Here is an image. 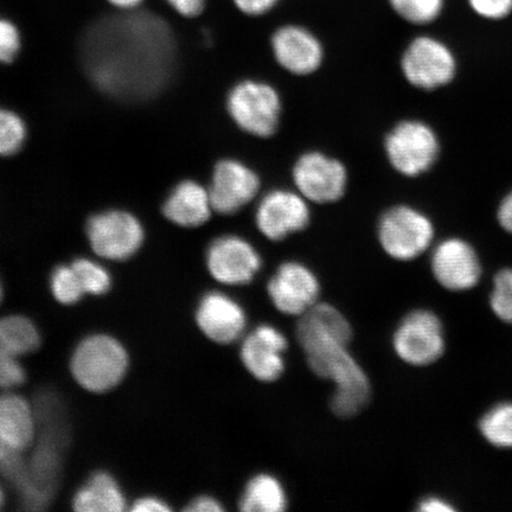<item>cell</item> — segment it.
Instances as JSON below:
<instances>
[{
  "instance_id": "6da1fadb",
  "label": "cell",
  "mask_w": 512,
  "mask_h": 512,
  "mask_svg": "<svg viewBox=\"0 0 512 512\" xmlns=\"http://www.w3.org/2000/svg\"><path fill=\"white\" fill-rule=\"evenodd\" d=\"M176 50L165 19L139 9L96 19L80 46L88 78L101 92L127 102L163 91L174 73Z\"/></svg>"
},
{
  "instance_id": "7a4b0ae2",
  "label": "cell",
  "mask_w": 512,
  "mask_h": 512,
  "mask_svg": "<svg viewBox=\"0 0 512 512\" xmlns=\"http://www.w3.org/2000/svg\"><path fill=\"white\" fill-rule=\"evenodd\" d=\"M349 345L336 337L313 338L300 344L312 373L334 383L331 409L339 418L361 413L371 398L369 377L351 354Z\"/></svg>"
},
{
  "instance_id": "3957f363",
  "label": "cell",
  "mask_w": 512,
  "mask_h": 512,
  "mask_svg": "<svg viewBox=\"0 0 512 512\" xmlns=\"http://www.w3.org/2000/svg\"><path fill=\"white\" fill-rule=\"evenodd\" d=\"M57 408L60 406L53 395L40 398L36 416L43 431L31 458L28 462L25 460L23 475L16 484L25 508L30 510L47 508L60 482L62 452L68 434L61 415L54 419Z\"/></svg>"
},
{
  "instance_id": "277c9868",
  "label": "cell",
  "mask_w": 512,
  "mask_h": 512,
  "mask_svg": "<svg viewBox=\"0 0 512 512\" xmlns=\"http://www.w3.org/2000/svg\"><path fill=\"white\" fill-rule=\"evenodd\" d=\"M377 238L389 258L411 262L431 251L438 232L432 216L424 209L413 203H401L381 216Z\"/></svg>"
},
{
  "instance_id": "5b68a950",
  "label": "cell",
  "mask_w": 512,
  "mask_h": 512,
  "mask_svg": "<svg viewBox=\"0 0 512 512\" xmlns=\"http://www.w3.org/2000/svg\"><path fill=\"white\" fill-rule=\"evenodd\" d=\"M390 166L403 178L419 179L431 172L441 156V140L428 121L411 117L399 121L384 139Z\"/></svg>"
},
{
  "instance_id": "8992f818",
  "label": "cell",
  "mask_w": 512,
  "mask_h": 512,
  "mask_svg": "<svg viewBox=\"0 0 512 512\" xmlns=\"http://www.w3.org/2000/svg\"><path fill=\"white\" fill-rule=\"evenodd\" d=\"M400 72L412 89L437 92L457 78V55L444 38L432 34L416 35L402 51Z\"/></svg>"
},
{
  "instance_id": "52a82bcc",
  "label": "cell",
  "mask_w": 512,
  "mask_h": 512,
  "mask_svg": "<svg viewBox=\"0 0 512 512\" xmlns=\"http://www.w3.org/2000/svg\"><path fill=\"white\" fill-rule=\"evenodd\" d=\"M130 364L127 351L117 339L108 335H92L76 347L70 371L83 389L104 394L119 386Z\"/></svg>"
},
{
  "instance_id": "ba28073f",
  "label": "cell",
  "mask_w": 512,
  "mask_h": 512,
  "mask_svg": "<svg viewBox=\"0 0 512 512\" xmlns=\"http://www.w3.org/2000/svg\"><path fill=\"white\" fill-rule=\"evenodd\" d=\"M227 110L241 131L255 138H271L280 125V94L270 83L242 80L230 89Z\"/></svg>"
},
{
  "instance_id": "9c48e42d",
  "label": "cell",
  "mask_w": 512,
  "mask_h": 512,
  "mask_svg": "<svg viewBox=\"0 0 512 512\" xmlns=\"http://www.w3.org/2000/svg\"><path fill=\"white\" fill-rule=\"evenodd\" d=\"M430 268L435 281L451 292L472 290L482 280L485 270L476 246L458 235L435 241L430 251Z\"/></svg>"
},
{
  "instance_id": "30bf717a",
  "label": "cell",
  "mask_w": 512,
  "mask_h": 512,
  "mask_svg": "<svg viewBox=\"0 0 512 512\" xmlns=\"http://www.w3.org/2000/svg\"><path fill=\"white\" fill-rule=\"evenodd\" d=\"M392 344L402 362L413 367L430 366L445 352L443 324L431 311L409 312L396 326Z\"/></svg>"
},
{
  "instance_id": "8fae6325",
  "label": "cell",
  "mask_w": 512,
  "mask_h": 512,
  "mask_svg": "<svg viewBox=\"0 0 512 512\" xmlns=\"http://www.w3.org/2000/svg\"><path fill=\"white\" fill-rule=\"evenodd\" d=\"M292 178L299 194L315 204L342 200L348 187V170L341 160L319 151L303 153L294 163Z\"/></svg>"
},
{
  "instance_id": "7c38bea8",
  "label": "cell",
  "mask_w": 512,
  "mask_h": 512,
  "mask_svg": "<svg viewBox=\"0 0 512 512\" xmlns=\"http://www.w3.org/2000/svg\"><path fill=\"white\" fill-rule=\"evenodd\" d=\"M87 236L94 253L101 258L124 261L139 251L145 233L136 216L123 210H108L88 220Z\"/></svg>"
},
{
  "instance_id": "4fadbf2b",
  "label": "cell",
  "mask_w": 512,
  "mask_h": 512,
  "mask_svg": "<svg viewBox=\"0 0 512 512\" xmlns=\"http://www.w3.org/2000/svg\"><path fill=\"white\" fill-rule=\"evenodd\" d=\"M320 283L315 272L299 261H285L267 284L272 305L285 316H303L319 303Z\"/></svg>"
},
{
  "instance_id": "5bb4252c",
  "label": "cell",
  "mask_w": 512,
  "mask_h": 512,
  "mask_svg": "<svg viewBox=\"0 0 512 512\" xmlns=\"http://www.w3.org/2000/svg\"><path fill=\"white\" fill-rule=\"evenodd\" d=\"M206 264L217 283L246 286L261 271L262 258L258 249L242 236L223 235L210 243Z\"/></svg>"
},
{
  "instance_id": "9a60e30c",
  "label": "cell",
  "mask_w": 512,
  "mask_h": 512,
  "mask_svg": "<svg viewBox=\"0 0 512 512\" xmlns=\"http://www.w3.org/2000/svg\"><path fill=\"white\" fill-rule=\"evenodd\" d=\"M309 203L298 191L272 190L261 198L256 208V228L273 242L303 232L311 221Z\"/></svg>"
},
{
  "instance_id": "2e32d148",
  "label": "cell",
  "mask_w": 512,
  "mask_h": 512,
  "mask_svg": "<svg viewBox=\"0 0 512 512\" xmlns=\"http://www.w3.org/2000/svg\"><path fill=\"white\" fill-rule=\"evenodd\" d=\"M261 188L256 172L238 159L217 162L209 185L214 213L230 216L239 213L255 200Z\"/></svg>"
},
{
  "instance_id": "e0dca14e",
  "label": "cell",
  "mask_w": 512,
  "mask_h": 512,
  "mask_svg": "<svg viewBox=\"0 0 512 512\" xmlns=\"http://www.w3.org/2000/svg\"><path fill=\"white\" fill-rule=\"evenodd\" d=\"M288 339L271 324H260L240 341V360L255 380L272 383L286 370Z\"/></svg>"
},
{
  "instance_id": "ac0fdd59",
  "label": "cell",
  "mask_w": 512,
  "mask_h": 512,
  "mask_svg": "<svg viewBox=\"0 0 512 512\" xmlns=\"http://www.w3.org/2000/svg\"><path fill=\"white\" fill-rule=\"evenodd\" d=\"M196 324L211 342L230 345L247 334L246 310L234 298L220 291L204 294L195 312Z\"/></svg>"
},
{
  "instance_id": "d6986e66",
  "label": "cell",
  "mask_w": 512,
  "mask_h": 512,
  "mask_svg": "<svg viewBox=\"0 0 512 512\" xmlns=\"http://www.w3.org/2000/svg\"><path fill=\"white\" fill-rule=\"evenodd\" d=\"M271 48L279 66L296 76L316 73L324 61L322 42L302 25L286 24L275 30Z\"/></svg>"
},
{
  "instance_id": "ffe728a7",
  "label": "cell",
  "mask_w": 512,
  "mask_h": 512,
  "mask_svg": "<svg viewBox=\"0 0 512 512\" xmlns=\"http://www.w3.org/2000/svg\"><path fill=\"white\" fill-rule=\"evenodd\" d=\"M37 426L35 409L27 400L12 393L0 395V466L34 445Z\"/></svg>"
},
{
  "instance_id": "44dd1931",
  "label": "cell",
  "mask_w": 512,
  "mask_h": 512,
  "mask_svg": "<svg viewBox=\"0 0 512 512\" xmlns=\"http://www.w3.org/2000/svg\"><path fill=\"white\" fill-rule=\"evenodd\" d=\"M214 213L209 190L191 179L178 183L163 204V214L183 228H198Z\"/></svg>"
},
{
  "instance_id": "7402d4cb",
  "label": "cell",
  "mask_w": 512,
  "mask_h": 512,
  "mask_svg": "<svg viewBox=\"0 0 512 512\" xmlns=\"http://www.w3.org/2000/svg\"><path fill=\"white\" fill-rule=\"evenodd\" d=\"M126 507V498L117 480L105 471L95 472L73 498L79 512H119Z\"/></svg>"
},
{
  "instance_id": "603a6c76",
  "label": "cell",
  "mask_w": 512,
  "mask_h": 512,
  "mask_svg": "<svg viewBox=\"0 0 512 512\" xmlns=\"http://www.w3.org/2000/svg\"><path fill=\"white\" fill-rule=\"evenodd\" d=\"M287 507L285 486L266 472L249 479L239 498V509L243 512H283Z\"/></svg>"
},
{
  "instance_id": "cb8c5ba5",
  "label": "cell",
  "mask_w": 512,
  "mask_h": 512,
  "mask_svg": "<svg viewBox=\"0 0 512 512\" xmlns=\"http://www.w3.org/2000/svg\"><path fill=\"white\" fill-rule=\"evenodd\" d=\"M37 326L24 316L0 318V348L18 358L32 354L41 347Z\"/></svg>"
},
{
  "instance_id": "d4e9b609",
  "label": "cell",
  "mask_w": 512,
  "mask_h": 512,
  "mask_svg": "<svg viewBox=\"0 0 512 512\" xmlns=\"http://www.w3.org/2000/svg\"><path fill=\"white\" fill-rule=\"evenodd\" d=\"M479 428L491 445L512 448V403L490 409L480 420Z\"/></svg>"
},
{
  "instance_id": "484cf974",
  "label": "cell",
  "mask_w": 512,
  "mask_h": 512,
  "mask_svg": "<svg viewBox=\"0 0 512 512\" xmlns=\"http://www.w3.org/2000/svg\"><path fill=\"white\" fill-rule=\"evenodd\" d=\"M390 8L402 21L414 27H428L443 14L445 0H388Z\"/></svg>"
},
{
  "instance_id": "4316f807",
  "label": "cell",
  "mask_w": 512,
  "mask_h": 512,
  "mask_svg": "<svg viewBox=\"0 0 512 512\" xmlns=\"http://www.w3.org/2000/svg\"><path fill=\"white\" fill-rule=\"evenodd\" d=\"M50 290L62 305L78 304L86 294L72 265L55 268L50 277Z\"/></svg>"
},
{
  "instance_id": "83f0119b",
  "label": "cell",
  "mask_w": 512,
  "mask_h": 512,
  "mask_svg": "<svg viewBox=\"0 0 512 512\" xmlns=\"http://www.w3.org/2000/svg\"><path fill=\"white\" fill-rule=\"evenodd\" d=\"M27 139V127L18 114L0 108V157L15 155Z\"/></svg>"
},
{
  "instance_id": "f1b7e54d",
  "label": "cell",
  "mask_w": 512,
  "mask_h": 512,
  "mask_svg": "<svg viewBox=\"0 0 512 512\" xmlns=\"http://www.w3.org/2000/svg\"><path fill=\"white\" fill-rule=\"evenodd\" d=\"M86 294L104 296L112 286L111 274L93 260L80 258L72 264Z\"/></svg>"
},
{
  "instance_id": "f546056e",
  "label": "cell",
  "mask_w": 512,
  "mask_h": 512,
  "mask_svg": "<svg viewBox=\"0 0 512 512\" xmlns=\"http://www.w3.org/2000/svg\"><path fill=\"white\" fill-rule=\"evenodd\" d=\"M490 305L504 323L512 324V266L499 268L492 278Z\"/></svg>"
},
{
  "instance_id": "4dcf8cb0",
  "label": "cell",
  "mask_w": 512,
  "mask_h": 512,
  "mask_svg": "<svg viewBox=\"0 0 512 512\" xmlns=\"http://www.w3.org/2000/svg\"><path fill=\"white\" fill-rule=\"evenodd\" d=\"M27 373L19 358L0 348V388L12 389L22 386Z\"/></svg>"
},
{
  "instance_id": "1f68e13d",
  "label": "cell",
  "mask_w": 512,
  "mask_h": 512,
  "mask_svg": "<svg viewBox=\"0 0 512 512\" xmlns=\"http://www.w3.org/2000/svg\"><path fill=\"white\" fill-rule=\"evenodd\" d=\"M22 38L14 23L0 17V63H11L21 50Z\"/></svg>"
},
{
  "instance_id": "d6a6232c",
  "label": "cell",
  "mask_w": 512,
  "mask_h": 512,
  "mask_svg": "<svg viewBox=\"0 0 512 512\" xmlns=\"http://www.w3.org/2000/svg\"><path fill=\"white\" fill-rule=\"evenodd\" d=\"M470 8L484 21L501 22L512 14V0H469Z\"/></svg>"
},
{
  "instance_id": "836d02e7",
  "label": "cell",
  "mask_w": 512,
  "mask_h": 512,
  "mask_svg": "<svg viewBox=\"0 0 512 512\" xmlns=\"http://www.w3.org/2000/svg\"><path fill=\"white\" fill-rule=\"evenodd\" d=\"M280 0H233L235 8L249 17L265 16L275 9Z\"/></svg>"
},
{
  "instance_id": "e575fe53",
  "label": "cell",
  "mask_w": 512,
  "mask_h": 512,
  "mask_svg": "<svg viewBox=\"0 0 512 512\" xmlns=\"http://www.w3.org/2000/svg\"><path fill=\"white\" fill-rule=\"evenodd\" d=\"M178 15L195 18L202 15L206 9L207 0H164Z\"/></svg>"
},
{
  "instance_id": "d590c367",
  "label": "cell",
  "mask_w": 512,
  "mask_h": 512,
  "mask_svg": "<svg viewBox=\"0 0 512 512\" xmlns=\"http://www.w3.org/2000/svg\"><path fill=\"white\" fill-rule=\"evenodd\" d=\"M496 219L505 233L512 235V189L499 201L496 210Z\"/></svg>"
},
{
  "instance_id": "8d00e7d4",
  "label": "cell",
  "mask_w": 512,
  "mask_h": 512,
  "mask_svg": "<svg viewBox=\"0 0 512 512\" xmlns=\"http://www.w3.org/2000/svg\"><path fill=\"white\" fill-rule=\"evenodd\" d=\"M185 510L189 512H222L224 508L219 499L203 495L192 499Z\"/></svg>"
},
{
  "instance_id": "74e56055",
  "label": "cell",
  "mask_w": 512,
  "mask_h": 512,
  "mask_svg": "<svg viewBox=\"0 0 512 512\" xmlns=\"http://www.w3.org/2000/svg\"><path fill=\"white\" fill-rule=\"evenodd\" d=\"M132 511L134 512H166L170 511L171 508L162 499L156 497H144L138 499L132 505Z\"/></svg>"
},
{
  "instance_id": "f35d334b",
  "label": "cell",
  "mask_w": 512,
  "mask_h": 512,
  "mask_svg": "<svg viewBox=\"0 0 512 512\" xmlns=\"http://www.w3.org/2000/svg\"><path fill=\"white\" fill-rule=\"evenodd\" d=\"M418 510L421 512H452L454 508L450 503L444 501V499L428 497L420 502Z\"/></svg>"
},
{
  "instance_id": "ab89813d",
  "label": "cell",
  "mask_w": 512,
  "mask_h": 512,
  "mask_svg": "<svg viewBox=\"0 0 512 512\" xmlns=\"http://www.w3.org/2000/svg\"><path fill=\"white\" fill-rule=\"evenodd\" d=\"M114 8L120 11L136 10L144 0H107Z\"/></svg>"
},
{
  "instance_id": "60d3db41",
  "label": "cell",
  "mask_w": 512,
  "mask_h": 512,
  "mask_svg": "<svg viewBox=\"0 0 512 512\" xmlns=\"http://www.w3.org/2000/svg\"><path fill=\"white\" fill-rule=\"evenodd\" d=\"M5 503V496L2 488H0V509L3 508V505Z\"/></svg>"
},
{
  "instance_id": "b9f144b4",
  "label": "cell",
  "mask_w": 512,
  "mask_h": 512,
  "mask_svg": "<svg viewBox=\"0 0 512 512\" xmlns=\"http://www.w3.org/2000/svg\"><path fill=\"white\" fill-rule=\"evenodd\" d=\"M2 299H3V290H2V285H0V303H2Z\"/></svg>"
}]
</instances>
